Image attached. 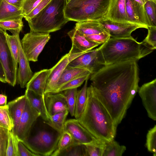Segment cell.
I'll return each instance as SVG.
<instances>
[{
    "label": "cell",
    "mask_w": 156,
    "mask_h": 156,
    "mask_svg": "<svg viewBox=\"0 0 156 156\" xmlns=\"http://www.w3.org/2000/svg\"><path fill=\"white\" fill-rule=\"evenodd\" d=\"M136 60L105 65L91 74L96 95L117 126L121 122L139 88Z\"/></svg>",
    "instance_id": "6da1fadb"
},
{
    "label": "cell",
    "mask_w": 156,
    "mask_h": 156,
    "mask_svg": "<svg viewBox=\"0 0 156 156\" xmlns=\"http://www.w3.org/2000/svg\"><path fill=\"white\" fill-rule=\"evenodd\" d=\"M79 123L96 138L107 142L114 140L117 126L97 97L92 85L87 87L85 105Z\"/></svg>",
    "instance_id": "7a4b0ae2"
},
{
    "label": "cell",
    "mask_w": 156,
    "mask_h": 156,
    "mask_svg": "<svg viewBox=\"0 0 156 156\" xmlns=\"http://www.w3.org/2000/svg\"><path fill=\"white\" fill-rule=\"evenodd\" d=\"M105 65L131 60L137 61L151 52L153 50L142 42L133 38H110L100 46Z\"/></svg>",
    "instance_id": "3957f363"
},
{
    "label": "cell",
    "mask_w": 156,
    "mask_h": 156,
    "mask_svg": "<svg viewBox=\"0 0 156 156\" xmlns=\"http://www.w3.org/2000/svg\"><path fill=\"white\" fill-rule=\"evenodd\" d=\"M68 0H51L38 13L27 20L30 32L48 33L60 30L69 21L65 16Z\"/></svg>",
    "instance_id": "277c9868"
},
{
    "label": "cell",
    "mask_w": 156,
    "mask_h": 156,
    "mask_svg": "<svg viewBox=\"0 0 156 156\" xmlns=\"http://www.w3.org/2000/svg\"><path fill=\"white\" fill-rule=\"evenodd\" d=\"M110 0H79L67 4L65 16L69 21H100L106 18Z\"/></svg>",
    "instance_id": "5b68a950"
},
{
    "label": "cell",
    "mask_w": 156,
    "mask_h": 156,
    "mask_svg": "<svg viewBox=\"0 0 156 156\" xmlns=\"http://www.w3.org/2000/svg\"><path fill=\"white\" fill-rule=\"evenodd\" d=\"M62 134L58 133L55 134L41 130L22 142L30 151L38 156H51L56 149Z\"/></svg>",
    "instance_id": "8992f818"
},
{
    "label": "cell",
    "mask_w": 156,
    "mask_h": 156,
    "mask_svg": "<svg viewBox=\"0 0 156 156\" xmlns=\"http://www.w3.org/2000/svg\"><path fill=\"white\" fill-rule=\"evenodd\" d=\"M50 38L48 33L30 32L24 34L21 44L29 62L38 61V56Z\"/></svg>",
    "instance_id": "52a82bcc"
},
{
    "label": "cell",
    "mask_w": 156,
    "mask_h": 156,
    "mask_svg": "<svg viewBox=\"0 0 156 156\" xmlns=\"http://www.w3.org/2000/svg\"><path fill=\"white\" fill-rule=\"evenodd\" d=\"M69 65L88 70L91 74L105 66L102 53L98 48L85 52L73 59Z\"/></svg>",
    "instance_id": "ba28073f"
},
{
    "label": "cell",
    "mask_w": 156,
    "mask_h": 156,
    "mask_svg": "<svg viewBox=\"0 0 156 156\" xmlns=\"http://www.w3.org/2000/svg\"><path fill=\"white\" fill-rule=\"evenodd\" d=\"M6 32L0 28V61L5 72L7 83L14 87L17 83V73L5 35Z\"/></svg>",
    "instance_id": "9c48e42d"
},
{
    "label": "cell",
    "mask_w": 156,
    "mask_h": 156,
    "mask_svg": "<svg viewBox=\"0 0 156 156\" xmlns=\"http://www.w3.org/2000/svg\"><path fill=\"white\" fill-rule=\"evenodd\" d=\"M64 131L68 132L75 140L81 144H93L104 141L95 137L76 119L66 121Z\"/></svg>",
    "instance_id": "30bf717a"
},
{
    "label": "cell",
    "mask_w": 156,
    "mask_h": 156,
    "mask_svg": "<svg viewBox=\"0 0 156 156\" xmlns=\"http://www.w3.org/2000/svg\"><path fill=\"white\" fill-rule=\"evenodd\" d=\"M85 52L77 53H71L69 52L62 56L54 66L49 69L50 72L47 79L44 94L52 93L54 91L57 82L66 66L73 59Z\"/></svg>",
    "instance_id": "8fae6325"
},
{
    "label": "cell",
    "mask_w": 156,
    "mask_h": 156,
    "mask_svg": "<svg viewBox=\"0 0 156 156\" xmlns=\"http://www.w3.org/2000/svg\"><path fill=\"white\" fill-rule=\"evenodd\" d=\"M138 91L148 116L156 120V79L144 83Z\"/></svg>",
    "instance_id": "7c38bea8"
},
{
    "label": "cell",
    "mask_w": 156,
    "mask_h": 156,
    "mask_svg": "<svg viewBox=\"0 0 156 156\" xmlns=\"http://www.w3.org/2000/svg\"><path fill=\"white\" fill-rule=\"evenodd\" d=\"M39 116V113L32 107L27 99L16 134L19 141L23 142L29 137L32 126Z\"/></svg>",
    "instance_id": "4fadbf2b"
},
{
    "label": "cell",
    "mask_w": 156,
    "mask_h": 156,
    "mask_svg": "<svg viewBox=\"0 0 156 156\" xmlns=\"http://www.w3.org/2000/svg\"><path fill=\"white\" fill-rule=\"evenodd\" d=\"M100 22L108 31L110 38H133L131 33L133 31L139 28H145L137 24L117 22L106 19Z\"/></svg>",
    "instance_id": "5bb4252c"
},
{
    "label": "cell",
    "mask_w": 156,
    "mask_h": 156,
    "mask_svg": "<svg viewBox=\"0 0 156 156\" xmlns=\"http://www.w3.org/2000/svg\"><path fill=\"white\" fill-rule=\"evenodd\" d=\"M10 32L16 36L19 49L18 62L19 67L17 71L16 82L21 88H24L26 87L27 83L31 79L34 73L30 69L29 61L27 59L21 46L19 35L20 32L15 30Z\"/></svg>",
    "instance_id": "9a60e30c"
},
{
    "label": "cell",
    "mask_w": 156,
    "mask_h": 156,
    "mask_svg": "<svg viewBox=\"0 0 156 156\" xmlns=\"http://www.w3.org/2000/svg\"><path fill=\"white\" fill-rule=\"evenodd\" d=\"M126 8L129 23L142 25L147 29L151 27L143 6L135 0H126Z\"/></svg>",
    "instance_id": "2e32d148"
},
{
    "label": "cell",
    "mask_w": 156,
    "mask_h": 156,
    "mask_svg": "<svg viewBox=\"0 0 156 156\" xmlns=\"http://www.w3.org/2000/svg\"><path fill=\"white\" fill-rule=\"evenodd\" d=\"M67 34L72 42V47L69 52L71 53L87 51L99 45L87 39L75 27L69 31Z\"/></svg>",
    "instance_id": "e0dca14e"
},
{
    "label": "cell",
    "mask_w": 156,
    "mask_h": 156,
    "mask_svg": "<svg viewBox=\"0 0 156 156\" xmlns=\"http://www.w3.org/2000/svg\"><path fill=\"white\" fill-rule=\"evenodd\" d=\"M44 99L46 109L51 117L57 113L68 110L66 100L62 93H47L44 94Z\"/></svg>",
    "instance_id": "ac0fdd59"
},
{
    "label": "cell",
    "mask_w": 156,
    "mask_h": 156,
    "mask_svg": "<svg viewBox=\"0 0 156 156\" xmlns=\"http://www.w3.org/2000/svg\"><path fill=\"white\" fill-rule=\"evenodd\" d=\"M106 19L117 22L129 23L126 14V0H110Z\"/></svg>",
    "instance_id": "d6986e66"
},
{
    "label": "cell",
    "mask_w": 156,
    "mask_h": 156,
    "mask_svg": "<svg viewBox=\"0 0 156 156\" xmlns=\"http://www.w3.org/2000/svg\"><path fill=\"white\" fill-rule=\"evenodd\" d=\"M27 101L25 94L19 97L7 104L9 112L12 121L13 127L12 129L16 134L20 119Z\"/></svg>",
    "instance_id": "ffe728a7"
},
{
    "label": "cell",
    "mask_w": 156,
    "mask_h": 156,
    "mask_svg": "<svg viewBox=\"0 0 156 156\" xmlns=\"http://www.w3.org/2000/svg\"><path fill=\"white\" fill-rule=\"evenodd\" d=\"M25 94L30 104L39 113L40 116L44 120V123L50 121L51 120V117L46 108L44 95L37 94L31 90H26Z\"/></svg>",
    "instance_id": "44dd1931"
},
{
    "label": "cell",
    "mask_w": 156,
    "mask_h": 156,
    "mask_svg": "<svg viewBox=\"0 0 156 156\" xmlns=\"http://www.w3.org/2000/svg\"><path fill=\"white\" fill-rule=\"evenodd\" d=\"M50 69H43L36 72L27 82L26 89L31 90L37 94L44 95L47 79Z\"/></svg>",
    "instance_id": "7402d4cb"
},
{
    "label": "cell",
    "mask_w": 156,
    "mask_h": 156,
    "mask_svg": "<svg viewBox=\"0 0 156 156\" xmlns=\"http://www.w3.org/2000/svg\"><path fill=\"white\" fill-rule=\"evenodd\" d=\"M90 73L86 69L69 65L66 66L57 83L56 87L52 93H56L57 90L67 83L76 79L87 75Z\"/></svg>",
    "instance_id": "603a6c76"
},
{
    "label": "cell",
    "mask_w": 156,
    "mask_h": 156,
    "mask_svg": "<svg viewBox=\"0 0 156 156\" xmlns=\"http://www.w3.org/2000/svg\"><path fill=\"white\" fill-rule=\"evenodd\" d=\"M75 27L85 35L102 33L109 34L107 30L99 21L87 20L77 22Z\"/></svg>",
    "instance_id": "cb8c5ba5"
},
{
    "label": "cell",
    "mask_w": 156,
    "mask_h": 156,
    "mask_svg": "<svg viewBox=\"0 0 156 156\" xmlns=\"http://www.w3.org/2000/svg\"><path fill=\"white\" fill-rule=\"evenodd\" d=\"M23 16L21 9L11 5L5 0L0 3V21L22 20Z\"/></svg>",
    "instance_id": "d4e9b609"
},
{
    "label": "cell",
    "mask_w": 156,
    "mask_h": 156,
    "mask_svg": "<svg viewBox=\"0 0 156 156\" xmlns=\"http://www.w3.org/2000/svg\"><path fill=\"white\" fill-rule=\"evenodd\" d=\"M79 144H81L75 140L68 132L64 131L59 140L56 149L51 156H59L62 152L70 147Z\"/></svg>",
    "instance_id": "484cf974"
},
{
    "label": "cell",
    "mask_w": 156,
    "mask_h": 156,
    "mask_svg": "<svg viewBox=\"0 0 156 156\" xmlns=\"http://www.w3.org/2000/svg\"><path fill=\"white\" fill-rule=\"evenodd\" d=\"M69 112L68 110H66L57 113L51 116V120L45 123L62 134L64 131L65 123Z\"/></svg>",
    "instance_id": "4316f807"
},
{
    "label": "cell",
    "mask_w": 156,
    "mask_h": 156,
    "mask_svg": "<svg viewBox=\"0 0 156 156\" xmlns=\"http://www.w3.org/2000/svg\"><path fill=\"white\" fill-rule=\"evenodd\" d=\"M87 80L80 90L78 91L76 101L74 116L75 119H78L81 115L84 109L87 100Z\"/></svg>",
    "instance_id": "83f0119b"
},
{
    "label": "cell",
    "mask_w": 156,
    "mask_h": 156,
    "mask_svg": "<svg viewBox=\"0 0 156 156\" xmlns=\"http://www.w3.org/2000/svg\"><path fill=\"white\" fill-rule=\"evenodd\" d=\"M5 35L12 58L15 70L17 73L19 49L17 39L15 35L13 34H12V35H10L6 32Z\"/></svg>",
    "instance_id": "f1b7e54d"
},
{
    "label": "cell",
    "mask_w": 156,
    "mask_h": 156,
    "mask_svg": "<svg viewBox=\"0 0 156 156\" xmlns=\"http://www.w3.org/2000/svg\"><path fill=\"white\" fill-rule=\"evenodd\" d=\"M126 150L125 146L120 145L113 140L106 142L102 156H121Z\"/></svg>",
    "instance_id": "f546056e"
},
{
    "label": "cell",
    "mask_w": 156,
    "mask_h": 156,
    "mask_svg": "<svg viewBox=\"0 0 156 156\" xmlns=\"http://www.w3.org/2000/svg\"><path fill=\"white\" fill-rule=\"evenodd\" d=\"M67 103L68 110L71 115L74 116L76 97L78 92L77 88L65 90L63 91Z\"/></svg>",
    "instance_id": "4dcf8cb0"
},
{
    "label": "cell",
    "mask_w": 156,
    "mask_h": 156,
    "mask_svg": "<svg viewBox=\"0 0 156 156\" xmlns=\"http://www.w3.org/2000/svg\"><path fill=\"white\" fill-rule=\"evenodd\" d=\"M0 127L11 130L13 125L11 118L8 105L0 107Z\"/></svg>",
    "instance_id": "1f68e13d"
},
{
    "label": "cell",
    "mask_w": 156,
    "mask_h": 156,
    "mask_svg": "<svg viewBox=\"0 0 156 156\" xmlns=\"http://www.w3.org/2000/svg\"><path fill=\"white\" fill-rule=\"evenodd\" d=\"M19 141L13 131L9 130L6 156H19L18 144Z\"/></svg>",
    "instance_id": "d6a6232c"
},
{
    "label": "cell",
    "mask_w": 156,
    "mask_h": 156,
    "mask_svg": "<svg viewBox=\"0 0 156 156\" xmlns=\"http://www.w3.org/2000/svg\"><path fill=\"white\" fill-rule=\"evenodd\" d=\"M23 27L22 20L0 21V28L4 31L12 30L22 31Z\"/></svg>",
    "instance_id": "836d02e7"
},
{
    "label": "cell",
    "mask_w": 156,
    "mask_h": 156,
    "mask_svg": "<svg viewBox=\"0 0 156 156\" xmlns=\"http://www.w3.org/2000/svg\"><path fill=\"white\" fill-rule=\"evenodd\" d=\"M146 146L148 151L156 156V125L150 129L146 136Z\"/></svg>",
    "instance_id": "e575fe53"
},
{
    "label": "cell",
    "mask_w": 156,
    "mask_h": 156,
    "mask_svg": "<svg viewBox=\"0 0 156 156\" xmlns=\"http://www.w3.org/2000/svg\"><path fill=\"white\" fill-rule=\"evenodd\" d=\"M151 27H156V3L149 1L143 5Z\"/></svg>",
    "instance_id": "d590c367"
},
{
    "label": "cell",
    "mask_w": 156,
    "mask_h": 156,
    "mask_svg": "<svg viewBox=\"0 0 156 156\" xmlns=\"http://www.w3.org/2000/svg\"><path fill=\"white\" fill-rule=\"evenodd\" d=\"M59 156H87L85 145L79 144L72 146L64 151Z\"/></svg>",
    "instance_id": "8d00e7d4"
},
{
    "label": "cell",
    "mask_w": 156,
    "mask_h": 156,
    "mask_svg": "<svg viewBox=\"0 0 156 156\" xmlns=\"http://www.w3.org/2000/svg\"><path fill=\"white\" fill-rule=\"evenodd\" d=\"M106 142L85 145L87 156H102Z\"/></svg>",
    "instance_id": "74e56055"
},
{
    "label": "cell",
    "mask_w": 156,
    "mask_h": 156,
    "mask_svg": "<svg viewBox=\"0 0 156 156\" xmlns=\"http://www.w3.org/2000/svg\"><path fill=\"white\" fill-rule=\"evenodd\" d=\"M90 75H86L67 83L61 87L57 90L56 93L62 92L67 89L77 88L81 86L85 81L88 80Z\"/></svg>",
    "instance_id": "f35d334b"
},
{
    "label": "cell",
    "mask_w": 156,
    "mask_h": 156,
    "mask_svg": "<svg viewBox=\"0 0 156 156\" xmlns=\"http://www.w3.org/2000/svg\"><path fill=\"white\" fill-rule=\"evenodd\" d=\"M9 130L0 127V156H6Z\"/></svg>",
    "instance_id": "ab89813d"
},
{
    "label": "cell",
    "mask_w": 156,
    "mask_h": 156,
    "mask_svg": "<svg viewBox=\"0 0 156 156\" xmlns=\"http://www.w3.org/2000/svg\"><path fill=\"white\" fill-rule=\"evenodd\" d=\"M147 29V36L142 42L153 50L156 48V27H150Z\"/></svg>",
    "instance_id": "60d3db41"
},
{
    "label": "cell",
    "mask_w": 156,
    "mask_h": 156,
    "mask_svg": "<svg viewBox=\"0 0 156 156\" xmlns=\"http://www.w3.org/2000/svg\"><path fill=\"white\" fill-rule=\"evenodd\" d=\"M42 0H24L21 8L22 14L24 16L29 14Z\"/></svg>",
    "instance_id": "b9f144b4"
},
{
    "label": "cell",
    "mask_w": 156,
    "mask_h": 156,
    "mask_svg": "<svg viewBox=\"0 0 156 156\" xmlns=\"http://www.w3.org/2000/svg\"><path fill=\"white\" fill-rule=\"evenodd\" d=\"M85 35L90 41L99 45L104 43L110 37L109 34L106 33Z\"/></svg>",
    "instance_id": "7bdbcfd3"
},
{
    "label": "cell",
    "mask_w": 156,
    "mask_h": 156,
    "mask_svg": "<svg viewBox=\"0 0 156 156\" xmlns=\"http://www.w3.org/2000/svg\"><path fill=\"white\" fill-rule=\"evenodd\" d=\"M51 0H42L29 14L24 16L23 18L27 21L30 19L38 13Z\"/></svg>",
    "instance_id": "ee69618b"
},
{
    "label": "cell",
    "mask_w": 156,
    "mask_h": 156,
    "mask_svg": "<svg viewBox=\"0 0 156 156\" xmlns=\"http://www.w3.org/2000/svg\"><path fill=\"white\" fill-rule=\"evenodd\" d=\"M18 150L19 156H38L30 151L21 141L18 143Z\"/></svg>",
    "instance_id": "f6af8a7d"
},
{
    "label": "cell",
    "mask_w": 156,
    "mask_h": 156,
    "mask_svg": "<svg viewBox=\"0 0 156 156\" xmlns=\"http://www.w3.org/2000/svg\"><path fill=\"white\" fill-rule=\"evenodd\" d=\"M9 4L21 9L24 0H5Z\"/></svg>",
    "instance_id": "bcb514c9"
},
{
    "label": "cell",
    "mask_w": 156,
    "mask_h": 156,
    "mask_svg": "<svg viewBox=\"0 0 156 156\" xmlns=\"http://www.w3.org/2000/svg\"><path fill=\"white\" fill-rule=\"evenodd\" d=\"M0 81L4 83H7L4 69L0 61Z\"/></svg>",
    "instance_id": "7dc6e473"
},
{
    "label": "cell",
    "mask_w": 156,
    "mask_h": 156,
    "mask_svg": "<svg viewBox=\"0 0 156 156\" xmlns=\"http://www.w3.org/2000/svg\"><path fill=\"white\" fill-rule=\"evenodd\" d=\"M7 97L6 96L0 94V107H3L7 105Z\"/></svg>",
    "instance_id": "c3c4849f"
},
{
    "label": "cell",
    "mask_w": 156,
    "mask_h": 156,
    "mask_svg": "<svg viewBox=\"0 0 156 156\" xmlns=\"http://www.w3.org/2000/svg\"><path fill=\"white\" fill-rule=\"evenodd\" d=\"M139 3H140L143 6L144 4L147 2L150 1H153L156 3V0H135Z\"/></svg>",
    "instance_id": "681fc988"
},
{
    "label": "cell",
    "mask_w": 156,
    "mask_h": 156,
    "mask_svg": "<svg viewBox=\"0 0 156 156\" xmlns=\"http://www.w3.org/2000/svg\"><path fill=\"white\" fill-rule=\"evenodd\" d=\"M79 0H68L67 4H70Z\"/></svg>",
    "instance_id": "f907efd6"
},
{
    "label": "cell",
    "mask_w": 156,
    "mask_h": 156,
    "mask_svg": "<svg viewBox=\"0 0 156 156\" xmlns=\"http://www.w3.org/2000/svg\"><path fill=\"white\" fill-rule=\"evenodd\" d=\"M1 0H0V3L1 2Z\"/></svg>",
    "instance_id": "816d5d0a"
}]
</instances>
